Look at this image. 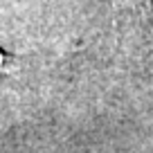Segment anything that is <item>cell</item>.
Segmentation results:
<instances>
[{
    "mask_svg": "<svg viewBox=\"0 0 153 153\" xmlns=\"http://www.w3.org/2000/svg\"><path fill=\"white\" fill-rule=\"evenodd\" d=\"M14 56L11 54H7L5 50H0V76H7L11 70H14Z\"/></svg>",
    "mask_w": 153,
    "mask_h": 153,
    "instance_id": "obj_1",
    "label": "cell"
},
{
    "mask_svg": "<svg viewBox=\"0 0 153 153\" xmlns=\"http://www.w3.org/2000/svg\"><path fill=\"white\" fill-rule=\"evenodd\" d=\"M149 16H151V23H153V0H149Z\"/></svg>",
    "mask_w": 153,
    "mask_h": 153,
    "instance_id": "obj_2",
    "label": "cell"
}]
</instances>
